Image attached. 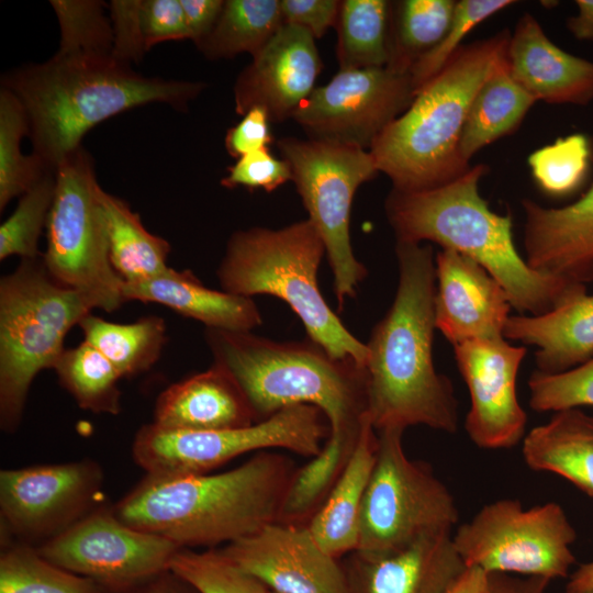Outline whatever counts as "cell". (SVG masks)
<instances>
[{
    "label": "cell",
    "mask_w": 593,
    "mask_h": 593,
    "mask_svg": "<svg viewBox=\"0 0 593 593\" xmlns=\"http://www.w3.org/2000/svg\"><path fill=\"white\" fill-rule=\"evenodd\" d=\"M399 282L392 305L367 343L366 415L377 432L424 425L454 434L459 404L433 360L436 270L428 244L396 242Z\"/></svg>",
    "instance_id": "cell-1"
},
{
    "label": "cell",
    "mask_w": 593,
    "mask_h": 593,
    "mask_svg": "<svg viewBox=\"0 0 593 593\" xmlns=\"http://www.w3.org/2000/svg\"><path fill=\"white\" fill-rule=\"evenodd\" d=\"M1 87L25 109L33 154L55 170L100 122L155 102L184 111L205 83L146 77L113 57L56 53L44 63L7 72Z\"/></svg>",
    "instance_id": "cell-2"
},
{
    "label": "cell",
    "mask_w": 593,
    "mask_h": 593,
    "mask_svg": "<svg viewBox=\"0 0 593 593\" xmlns=\"http://www.w3.org/2000/svg\"><path fill=\"white\" fill-rule=\"evenodd\" d=\"M291 478L287 459L267 452L215 474H146L113 512L181 549L228 545L278 521Z\"/></svg>",
    "instance_id": "cell-3"
},
{
    "label": "cell",
    "mask_w": 593,
    "mask_h": 593,
    "mask_svg": "<svg viewBox=\"0 0 593 593\" xmlns=\"http://www.w3.org/2000/svg\"><path fill=\"white\" fill-rule=\"evenodd\" d=\"M486 172L479 164L437 188L391 189L384 210L396 242H433L474 260L503 286L518 314H546L585 291L584 283L528 266L514 245L511 215L493 212L479 192Z\"/></svg>",
    "instance_id": "cell-4"
},
{
    "label": "cell",
    "mask_w": 593,
    "mask_h": 593,
    "mask_svg": "<svg viewBox=\"0 0 593 593\" xmlns=\"http://www.w3.org/2000/svg\"><path fill=\"white\" fill-rule=\"evenodd\" d=\"M510 36L505 29L462 45L376 138L369 150L392 189L428 190L470 170L459 150L462 128L479 88L505 55Z\"/></svg>",
    "instance_id": "cell-5"
},
{
    "label": "cell",
    "mask_w": 593,
    "mask_h": 593,
    "mask_svg": "<svg viewBox=\"0 0 593 593\" xmlns=\"http://www.w3.org/2000/svg\"><path fill=\"white\" fill-rule=\"evenodd\" d=\"M215 365L235 380L258 421L313 405L331 433L357 434L367 410V370L312 342H276L251 332L206 328Z\"/></svg>",
    "instance_id": "cell-6"
},
{
    "label": "cell",
    "mask_w": 593,
    "mask_h": 593,
    "mask_svg": "<svg viewBox=\"0 0 593 593\" xmlns=\"http://www.w3.org/2000/svg\"><path fill=\"white\" fill-rule=\"evenodd\" d=\"M326 254L309 219L279 230L251 227L232 234L216 275L223 291L284 301L301 320L309 339L335 359L366 367L368 347L331 310L317 284Z\"/></svg>",
    "instance_id": "cell-7"
},
{
    "label": "cell",
    "mask_w": 593,
    "mask_h": 593,
    "mask_svg": "<svg viewBox=\"0 0 593 593\" xmlns=\"http://www.w3.org/2000/svg\"><path fill=\"white\" fill-rule=\"evenodd\" d=\"M93 307L56 282L42 256L21 259L0 279V424L18 428L34 378L54 369L68 332Z\"/></svg>",
    "instance_id": "cell-8"
},
{
    "label": "cell",
    "mask_w": 593,
    "mask_h": 593,
    "mask_svg": "<svg viewBox=\"0 0 593 593\" xmlns=\"http://www.w3.org/2000/svg\"><path fill=\"white\" fill-rule=\"evenodd\" d=\"M56 188L42 254L51 277L79 292L93 309L121 307L124 280L111 264L108 221L89 153L81 146L55 169Z\"/></svg>",
    "instance_id": "cell-9"
},
{
    "label": "cell",
    "mask_w": 593,
    "mask_h": 593,
    "mask_svg": "<svg viewBox=\"0 0 593 593\" xmlns=\"http://www.w3.org/2000/svg\"><path fill=\"white\" fill-rule=\"evenodd\" d=\"M376 463L366 489L355 553L383 556L430 535L452 534L456 500L427 465L412 460L402 429L378 432Z\"/></svg>",
    "instance_id": "cell-10"
},
{
    "label": "cell",
    "mask_w": 593,
    "mask_h": 593,
    "mask_svg": "<svg viewBox=\"0 0 593 593\" xmlns=\"http://www.w3.org/2000/svg\"><path fill=\"white\" fill-rule=\"evenodd\" d=\"M278 147L292 170V181L320 234L342 306L357 294L367 276L350 240V210L357 189L379 170L370 150L315 139L281 138Z\"/></svg>",
    "instance_id": "cell-11"
},
{
    "label": "cell",
    "mask_w": 593,
    "mask_h": 593,
    "mask_svg": "<svg viewBox=\"0 0 593 593\" xmlns=\"http://www.w3.org/2000/svg\"><path fill=\"white\" fill-rule=\"evenodd\" d=\"M577 532L556 502L524 508L521 501L501 499L480 508L457 527L454 546L466 567L488 574L567 578L575 558Z\"/></svg>",
    "instance_id": "cell-12"
},
{
    "label": "cell",
    "mask_w": 593,
    "mask_h": 593,
    "mask_svg": "<svg viewBox=\"0 0 593 593\" xmlns=\"http://www.w3.org/2000/svg\"><path fill=\"white\" fill-rule=\"evenodd\" d=\"M326 416L313 405H292L239 428L174 430L155 424L141 427L132 451L146 474H201L250 451L283 448L314 457L328 438Z\"/></svg>",
    "instance_id": "cell-13"
},
{
    "label": "cell",
    "mask_w": 593,
    "mask_h": 593,
    "mask_svg": "<svg viewBox=\"0 0 593 593\" xmlns=\"http://www.w3.org/2000/svg\"><path fill=\"white\" fill-rule=\"evenodd\" d=\"M416 96L410 72L388 66L340 70L292 119L310 139L370 149Z\"/></svg>",
    "instance_id": "cell-14"
},
{
    "label": "cell",
    "mask_w": 593,
    "mask_h": 593,
    "mask_svg": "<svg viewBox=\"0 0 593 593\" xmlns=\"http://www.w3.org/2000/svg\"><path fill=\"white\" fill-rule=\"evenodd\" d=\"M181 548L99 510L36 548L49 562L120 593L166 571Z\"/></svg>",
    "instance_id": "cell-15"
},
{
    "label": "cell",
    "mask_w": 593,
    "mask_h": 593,
    "mask_svg": "<svg viewBox=\"0 0 593 593\" xmlns=\"http://www.w3.org/2000/svg\"><path fill=\"white\" fill-rule=\"evenodd\" d=\"M101 485L100 467L86 460L1 470V519L22 538H52L89 514Z\"/></svg>",
    "instance_id": "cell-16"
},
{
    "label": "cell",
    "mask_w": 593,
    "mask_h": 593,
    "mask_svg": "<svg viewBox=\"0 0 593 593\" xmlns=\"http://www.w3.org/2000/svg\"><path fill=\"white\" fill-rule=\"evenodd\" d=\"M454 354L470 396L465 421L470 440L482 449H510L522 443L527 414L516 381L527 348L505 337L471 339L454 345Z\"/></svg>",
    "instance_id": "cell-17"
},
{
    "label": "cell",
    "mask_w": 593,
    "mask_h": 593,
    "mask_svg": "<svg viewBox=\"0 0 593 593\" xmlns=\"http://www.w3.org/2000/svg\"><path fill=\"white\" fill-rule=\"evenodd\" d=\"M220 551L272 593H350L346 570L309 527L275 522Z\"/></svg>",
    "instance_id": "cell-18"
},
{
    "label": "cell",
    "mask_w": 593,
    "mask_h": 593,
    "mask_svg": "<svg viewBox=\"0 0 593 593\" xmlns=\"http://www.w3.org/2000/svg\"><path fill=\"white\" fill-rule=\"evenodd\" d=\"M321 68L315 38L300 26L283 23L237 77L236 113L262 107L273 122L292 119L315 89Z\"/></svg>",
    "instance_id": "cell-19"
},
{
    "label": "cell",
    "mask_w": 593,
    "mask_h": 593,
    "mask_svg": "<svg viewBox=\"0 0 593 593\" xmlns=\"http://www.w3.org/2000/svg\"><path fill=\"white\" fill-rule=\"evenodd\" d=\"M436 328L456 345L504 337L513 309L503 286L474 260L451 249L435 256Z\"/></svg>",
    "instance_id": "cell-20"
},
{
    "label": "cell",
    "mask_w": 593,
    "mask_h": 593,
    "mask_svg": "<svg viewBox=\"0 0 593 593\" xmlns=\"http://www.w3.org/2000/svg\"><path fill=\"white\" fill-rule=\"evenodd\" d=\"M590 139L593 163V135ZM522 206L528 266L584 284L593 280V182L568 205L546 208L524 199Z\"/></svg>",
    "instance_id": "cell-21"
},
{
    "label": "cell",
    "mask_w": 593,
    "mask_h": 593,
    "mask_svg": "<svg viewBox=\"0 0 593 593\" xmlns=\"http://www.w3.org/2000/svg\"><path fill=\"white\" fill-rule=\"evenodd\" d=\"M506 60L513 79L536 101L585 105L593 100V61L557 46L529 12L511 32Z\"/></svg>",
    "instance_id": "cell-22"
},
{
    "label": "cell",
    "mask_w": 593,
    "mask_h": 593,
    "mask_svg": "<svg viewBox=\"0 0 593 593\" xmlns=\"http://www.w3.org/2000/svg\"><path fill=\"white\" fill-rule=\"evenodd\" d=\"M466 568L452 534H438L383 556L356 555L346 573L350 593H447Z\"/></svg>",
    "instance_id": "cell-23"
},
{
    "label": "cell",
    "mask_w": 593,
    "mask_h": 593,
    "mask_svg": "<svg viewBox=\"0 0 593 593\" xmlns=\"http://www.w3.org/2000/svg\"><path fill=\"white\" fill-rule=\"evenodd\" d=\"M259 422L235 380L213 363L165 389L156 400L153 424L174 430H220Z\"/></svg>",
    "instance_id": "cell-24"
},
{
    "label": "cell",
    "mask_w": 593,
    "mask_h": 593,
    "mask_svg": "<svg viewBox=\"0 0 593 593\" xmlns=\"http://www.w3.org/2000/svg\"><path fill=\"white\" fill-rule=\"evenodd\" d=\"M504 337L537 347V371L559 373L593 358V294L582 291L542 315H511Z\"/></svg>",
    "instance_id": "cell-25"
},
{
    "label": "cell",
    "mask_w": 593,
    "mask_h": 593,
    "mask_svg": "<svg viewBox=\"0 0 593 593\" xmlns=\"http://www.w3.org/2000/svg\"><path fill=\"white\" fill-rule=\"evenodd\" d=\"M127 301L158 303L203 323L206 328L251 332L262 323L251 298L210 289L191 272L170 268L145 281L125 283Z\"/></svg>",
    "instance_id": "cell-26"
},
{
    "label": "cell",
    "mask_w": 593,
    "mask_h": 593,
    "mask_svg": "<svg viewBox=\"0 0 593 593\" xmlns=\"http://www.w3.org/2000/svg\"><path fill=\"white\" fill-rule=\"evenodd\" d=\"M376 432L365 414L343 471L307 526L317 544L335 558L358 547L362 501L377 458Z\"/></svg>",
    "instance_id": "cell-27"
},
{
    "label": "cell",
    "mask_w": 593,
    "mask_h": 593,
    "mask_svg": "<svg viewBox=\"0 0 593 593\" xmlns=\"http://www.w3.org/2000/svg\"><path fill=\"white\" fill-rule=\"evenodd\" d=\"M522 455L535 471L557 474L593 497V416L580 409L555 412L522 440Z\"/></svg>",
    "instance_id": "cell-28"
},
{
    "label": "cell",
    "mask_w": 593,
    "mask_h": 593,
    "mask_svg": "<svg viewBox=\"0 0 593 593\" xmlns=\"http://www.w3.org/2000/svg\"><path fill=\"white\" fill-rule=\"evenodd\" d=\"M536 102L511 76L505 53L470 105L459 143L462 159L470 164L480 149L516 131Z\"/></svg>",
    "instance_id": "cell-29"
},
{
    "label": "cell",
    "mask_w": 593,
    "mask_h": 593,
    "mask_svg": "<svg viewBox=\"0 0 593 593\" xmlns=\"http://www.w3.org/2000/svg\"><path fill=\"white\" fill-rule=\"evenodd\" d=\"M109 232L110 259L125 283L155 278L166 272L170 244L143 225L137 213L122 199L102 190Z\"/></svg>",
    "instance_id": "cell-30"
},
{
    "label": "cell",
    "mask_w": 593,
    "mask_h": 593,
    "mask_svg": "<svg viewBox=\"0 0 593 593\" xmlns=\"http://www.w3.org/2000/svg\"><path fill=\"white\" fill-rule=\"evenodd\" d=\"M79 327L83 340L110 360L122 378L147 371L159 359L167 342L165 321L154 315L121 324L90 313Z\"/></svg>",
    "instance_id": "cell-31"
},
{
    "label": "cell",
    "mask_w": 593,
    "mask_h": 593,
    "mask_svg": "<svg viewBox=\"0 0 593 593\" xmlns=\"http://www.w3.org/2000/svg\"><path fill=\"white\" fill-rule=\"evenodd\" d=\"M282 24L279 0H226L215 26L197 47L209 59L254 56Z\"/></svg>",
    "instance_id": "cell-32"
},
{
    "label": "cell",
    "mask_w": 593,
    "mask_h": 593,
    "mask_svg": "<svg viewBox=\"0 0 593 593\" xmlns=\"http://www.w3.org/2000/svg\"><path fill=\"white\" fill-rule=\"evenodd\" d=\"M391 9L385 0L340 1L335 25L340 70L388 66Z\"/></svg>",
    "instance_id": "cell-33"
},
{
    "label": "cell",
    "mask_w": 593,
    "mask_h": 593,
    "mask_svg": "<svg viewBox=\"0 0 593 593\" xmlns=\"http://www.w3.org/2000/svg\"><path fill=\"white\" fill-rule=\"evenodd\" d=\"M456 2L404 0L392 3L388 67L410 72L414 64L444 37Z\"/></svg>",
    "instance_id": "cell-34"
},
{
    "label": "cell",
    "mask_w": 593,
    "mask_h": 593,
    "mask_svg": "<svg viewBox=\"0 0 593 593\" xmlns=\"http://www.w3.org/2000/svg\"><path fill=\"white\" fill-rule=\"evenodd\" d=\"M54 370L60 385L81 409L112 415L121 412L119 380L122 376L89 343L82 340L76 347L66 348Z\"/></svg>",
    "instance_id": "cell-35"
},
{
    "label": "cell",
    "mask_w": 593,
    "mask_h": 593,
    "mask_svg": "<svg viewBox=\"0 0 593 593\" xmlns=\"http://www.w3.org/2000/svg\"><path fill=\"white\" fill-rule=\"evenodd\" d=\"M24 107L9 89H0V210L30 190L47 171L35 155H24L21 141L29 136Z\"/></svg>",
    "instance_id": "cell-36"
},
{
    "label": "cell",
    "mask_w": 593,
    "mask_h": 593,
    "mask_svg": "<svg viewBox=\"0 0 593 593\" xmlns=\"http://www.w3.org/2000/svg\"><path fill=\"white\" fill-rule=\"evenodd\" d=\"M0 593H115L97 581L65 570L27 546L0 557Z\"/></svg>",
    "instance_id": "cell-37"
},
{
    "label": "cell",
    "mask_w": 593,
    "mask_h": 593,
    "mask_svg": "<svg viewBox=\"0 0 593 593\" xmlns=\"http://www.w3.org/2000/svg\"><path fill=\"white\" fill-rule=\"evenodd\" d=\"M357 436L358 433H329L322 450L292 475L283 497L280 517L295 519L313 510L338 479Z\"/></svg>",
    "instance_id": "cell-38"
},
{
    "label": "cell",
    "mask_w": 593,
    "mask_h": 593,
    "mask_svg": "<svg viewBox=\"0 0 593 593\" xmlns=\"http://www.w3.org/2000/svg\"><path fill=\"white\" fill-rule=\"evenodd\" d=\"M59 29V55L113 57V29L98 0H52Z\"/></svg>",
    "instance_id": "cell-39"
},
{
    "label": "cell",
    "mask_w": 593,
    "mask_h": 593,
    "mask_svg": "<svg viewBox=\"0 0 593 593\" xmlns=\"http://www.w3.org/2000/svg\"><path fill=\"white\" fill-rule=\"evenodd\" d=\"M56 188L55 170L47 171L19 198L12 214L0 226V259L42 256L38 239L46 227Z\"/></svg>",
    "instance_id": "cell-40"
},
{
    "label": "cell",
    "mask_w": 593,
    "mask_h": 593,
    "mask_svg": "<svg viewBox=\"0 0 593 593\" xmlns=\"http://www.w3.org/2000/svg\"><path fill=\"white\" fill-rule=\"evenodd\" d=\"M169 571L197 593H272L220 550L179 549L170 561Z\"/></svg>",
    "instance_id": "cell-41"
},
{
    "label": "cell",
    "mask_w": 593,
    "mask_h": 593,
    "mask_svg": "<svg viewBox=\"0 0 593 593\" xmlns=\"http://www.w3.org/2000/svg\"><path fill=\"white\" fill-rule=\"evenodd\" d=\"M592 163L591 139L577 133L558 138L528 157V165L538 186L552 195L577 190Z\"/></svg>",
    "instance_id": "cell-42"
},
{
    "label": "cell",
    "mask_w": 593,
    "mask_h": 593,
    "mask_svg": "<svg viewBox=\"0 0 593 593\" xmlns=\"http://www.w3.org/2000/svg\"><path fill=\"white\" fill-rule=\"evenodd\" d=\"M514 3L513 0L457 1L451 22L441 41L423 55L410 71L415 92L443 69L477 25Z\"/></svg>",
    "instance_id": "cell-43"
},
{
    "label": "cell",
    "mask_w": 593,
    "mask_h": 593,
    "mask_svg": "<svg viewBox=\"0 0 593 593\" xmlns=\"http://www.w3.org/2000/svg\"><path fill=\"white\" fill-rule=\"evenodd\" d=\"M528 388L529 406L539 413L593 406V358L559 373L535 370Z\"/></svg>",
    "instance_id": "cell-44"
},
{
    "label": "cell",
    "mask_w": 593,
    "mask_h": 593,
    "mask_svg": "<svg viewBox=\"0 0 593 593\" xmlns=\"http://www.w3.org/2000/svg\"><path fill=\"white\" fill-rule=\"evenodd\" d=\"M227 170L228 174L221 183L230 189L242 186L250 190L262 189L271 192L292 180L289 163L283 158L275 157L269 147L239 157Z\"/></svg>",
    "instance_id": "cell-45"
},
{
    "label": "cell",
    "mask_w": 593,
    "mask_h": 593,
    "mask_svg": "<svg viewBox=\"0 0 593 593\" xmlns=\"http://www.w3.org/2000/svg\"><path fill=\"white\" fill-rule=\"evenodd\" d=\"M142 3L143 0H112L108 5L114 38L112 56L125 65L139 61L148 51L142 26Z\"/></svg>",
    "instance_id": "cell-46"
},
{
    "label": "cell",
    "mask_w": 593,
    "mask_h": 593,
    "mask_svg": "<svg viewBox=\"0 0 593 593\" xmlns=\"http://www.w3.org/2000/svg\"><path fill=\"white\" fill-rule=\"evenodd\" d=\"M141 18L147 49L167 41L190 40L180 0H143Z\"/></svg>",
    "instance_id": "cell-47"
},
{
    "label": "cell",
    "mask_w": 593,
    "mask_h": 593,
    "mask_svg": "<svg viewBox=\"0 0 593 593\" xmlns=\"http://www.w3.org/2000/svg\"><path fill=\"white\" fill-rule=\"evenodd\" d=\"M242 116V120L226 132L224 141L227 153L235 159L268 148L273 139L271 120L266 109L253 107Z\"/></svg>",
    "instance_id": "cell-48"
},
{
    "label": "cell",
    "mask_w": 593,
    "mask_h": 593,
    "mask_svg": "<svg viewBox=\"0 0 593 593\" xmlns=\"http://www.w3.org/2000/svg\"><path fill=\"white\" fill-rule=\"evenodd\" d=\"M283 23L306 30L315 40L336 25L340 1L337 0H282Z\"/></svg>",
    "instance_id": "cell-49"
},
{
    "label": "cell",
    "mask_w": 593,
    "mask_h": 593,
    "mask_svg": "<svg viewBox=\"0 0 593 593\" xmlns=\"http://www.w3.org/2000/svg\"><path fill=\"white\" fill-rule=\"evenodd\" d=\"M223 0H180L190 40L200 43L215 26L224 7Z\"/></svg>",
    "instance_id": "cell-50"
},
{
    "label": "cell",
    "mask_w": 593,
    "mask_h": 593,
    "mask_svg": "<svg viewBox=\"0 0 593 593\" xmlns=\"http://www.w3.org/2000/svg\"><path fill=\"white\" fill-rule=\"evenodd\" d=\"M549 583L545 578L491 573L489 593H546Z\"/></svg>",
    "instance_id": "cell-51"
},
{
    "label": "cell",
    "mask_w": 593,
    "mask_h": 593,
    "mask_svg": "<svg viewBox=\"0 0 593 593\" xmlns=\"http://www.w3.org/2000/svg\"><path fill=\"white\" fill-rule=\"evenodd\" d=\"M577 12L567 20L568 31L579 41H593V0H577Z\"/></svg>",
    "instance_id": "cell-52"
},
{
    "label": "cell",
    "mask_w": 593,
    "mask_h": 593,
    "mask_svg": "<svg viewBox=\"0 0 593 593\" xmlns=\"http://www.w3.org/2000/svg\"><path fill=\"white\" fill-rule=\"evenodd\" d=\"M447 593H489V574L467 567Z\"/></svg>",
    "instance_id": "cell-53"
},
{
    "label": "cell",
    "mask_w": 593,
    "mask_h": 593,
    "mask_svg": "<svg viewBox=\"0 0 593 593\" xmlns=\"http://www.w3.org/2000/svg\"><path fill=\"white\" fill-rule=\"evenodd\" d=\"M179 580L170 571H166L148 581H145L123 593H187L180 586Z\"/></svg>",
    "instance_id": "cell-54"
},
{
    "label": "cell",
    "mask_w": 593,
    "mask_h": 593,
    "mask_svg": "<svg viewBox=\"0 0 593 593\" xmlns=\"http://www.w3.org/2000/svg\"><path fill=\"white\" fill-rule=\"evenodd\" d=\"M593 589V560L581 564L571 575L567 590L582 591Z\"/></svg>",
    "instance_id": "cell-55"
},
{
    "label": "cell",
    "mask_w": 593,
    "mask_h": 593,
    "mask_svg": "<svg viewBox=\"0 0 593 593\" xmlns=\"http://www.w3.org/2000/svg\"><path fill=\"white\" fill-rule=\"evenodd\" d=\"M566 593H593V589L582 591L566 590Z\"/></svg>",
    "instance_id": "cell-56"
}]
</instances>
